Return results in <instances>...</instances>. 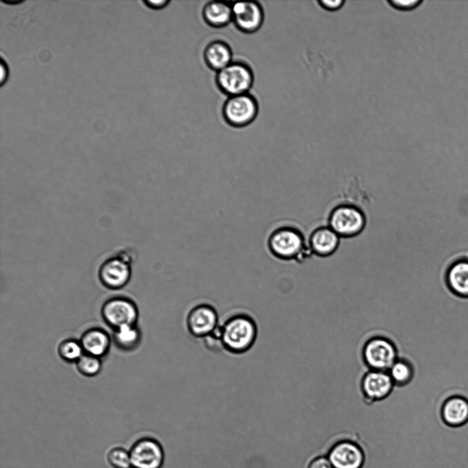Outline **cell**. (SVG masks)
<instances>
[{"mask_svg": "<svg viewBox=\"0 0 468 468\" xmlns=\"http://www.w3.org/2000/svg\"><path fill=\"white\" fill-rule=\"evenodd\" d=\"M393 385L390 375L382 371H370L362 380V392L368 399L372 401L386 397L391 391Z\"/></svg>", "mask_w": 468, "mask_h": 468, "instance_id": "13", "label": "cell"}, {"mask_svg": "<svg viewBox=\"0 0 468 468\" xmlns=\"http://www.w3.org/2000/svg\"><path fill=\"white\" fill-rule=\"evenodd\" d=\"M327 457L333 468H360L364 462V454L356 443L343 440L334 444Z\"/></svg>", "mask_w": 468, "mask_h": 468, "instance_id": "12", "label": "cell"}, {"mask_svg": "<svg viewBox=\"0 0 468 468\" xmlns=\"http://www.w3.org/2000/svg\"><path fill=\"white\" fill-rule=\"evenodd\" d=\"M365 223L363 212L352 205L338 206L330 214L329 227L339 236H356L364 229Z\"/></svg>", "mask_w": 468, "mask_h": 468, "instance_id": "7", "label": "cell"}, {"mask_svg": "<svg viewBox=\"0 0 468 468\" xmlns=\"http://www.w3.org/2000/svg\"><path fill=\"white\" fill-rule=\"evenodd\" d=\"M308 468H333L327 456H321L311 461Z\"/></svg>", "mask_w": 468, "mask_h": 468, "instance_id": "29", "label": "cell"}, {"mask_svg": "<svg viewBox=\"0 0 468 468\" xmlns=\"http://www.w3.org/2000/svg\"><path fill=\"white\" fill-rule=\"evenodd\" d=\"M131 468H162L165 452L160 441L145 436L136 441L130 450Z\"/></svg>", "mask_w": 468, "mask_h": 468, "instance_id": "5", "label": "cell"}, {"mask_svg": "<svg viewBox=\"0 0 468 468\" xmlns=\"http://www.w3.org/2000/svg\"><path fill=\"white\" fill-rule=\"evenodd\" d=\"M108 464L113 468H131L129 451L121 447L110 449L106 455Z\"/></svg>", "mask_w": 468, "mask_h": 468, "instance_id": "24", "label": "cell"}, {"mask_svg": "<svg viewBox=\"0 0 468 468\" xmlns=\"http://www.w3.org/2000/svg\"><path fill=\"white\" fill-rule=\"evenodd\" d=\"M220 327L223 349L230 353H245L256 342L257 325L254 319L247 314H235L227 319Z\"/></svg>", "mask_w": 468, "mask_h": 468, "instance_id": "1", "label": "cell"}, {"mask_svg": "<svg viewBox=\"0 0 468 468\" xmlns=\"http://www.w3.org/2000/svg\"><path fill=\"white\" fill-rule=\"evenodd\" d=\"M232 22L241 32L251 34L258 31L264 21L261 5L254 1L232 2Z\"/></svg>", "mask_w": 468, "mask_h": 468, "instance_id": "11", "label": "cell"}, {"mask_svg": "<svg viewBox=\"0 0 468 468\" xmlns=\"http://www.w3.org/2000/svg\"><path fill=\"white\" fill-rule=\"evenodd\" d=\"M130 258L122 253L104 261L99 270V278L102 284L110 289H119L125 286L131 277Z\"/></svg>", "mask_w": 468, "mask_h": 468, "instance_id": "8", "label": "cell"}, {"mask_svg": "<svg viewBox=\"0 0 468 468\" xmlns=\"http://www.w3.org/2000/svg\"><path fill=\"white\" fill-rule=\"evenodd\" d=\"M112 338L120 349L131 352L136 349L140 345L141 333L136 325H125L114 330Z\"/></svg>", "mask_w": 468, "mask_h": 468, "instance_id": "20", "label": "cell"}, {"mask_svg": "<svg viewBox=\"0 0 468 468\" xmlns=\"http://www.w3.org/2000/svg\"><path fill=\"white\" fill-rule=\"evenodd\" d=\"M79 341L85 354L100 358L108 354L111 343L109 334L98 328L87 330L82 335Z\"/></svg>", "mask_w": 468, "mask_h": 468, "instance_id": "15", "label": "cell"}, {"mask_svg": "<svg viewBox=\"0 0 468 468\" xmlns=\"http://www.w3.org/2000/svg\"><path fill=\"white\" fill-rule=\"evenodd\" d=\"M142 2L150 9L160 10L165 8L170 1L169 0H142Z\"/></svg>", "mask_w": 468, "mask_h": 468, "instance_id": "30", "label": "cell"}, {"mask_svg": "<svg viewBox=\"0 0 468 468\" xmlns=\"http://www.w3.org/2000/svg\"><path fill=\"white\" fill-rule=\"evenodd\" d=\"M76 365L81 374L93 377L100 372L102 363L100 358L84 354L76 362Z\"/></svg>", "mask_w": 468, "mask_h": 468, "instance_id": "22", "label": "cell"}, {"mask_svg": "<svg viewBox=\"0 0 468 468\" xmlns=\"http://www.w3.org/2000/svg\"><path fill=\"white\" fill-rule=\"evenodd\" d=\"M204 58L210 69L218 72L232 62V51L225 41L213 40L206 45Z\"/></svg>", "mask_w": 468, "mask_h": 468, "instance_id": "16", "label": "cell"}, {"mask_svg": "<svg viewBox=\"0 0 468 468\" xmlns=\"http://www.w3.org/2000/svg\"><path fill=\"white\" fill-rule=\"evenodd\" d=\"M101 312L103 321L113 330L125 325H134L138 319V310L135 303L123 297L106 301Z\"/></svg>", "mask_w": 468, "mask_h": 468, "instance_id": "6", "label": "cell"}, {"mask_svg": "<svg viewBox=\"0 0 468 468\" xmlns=\"http://www.w3.org/2000/svg\"><path fill=\"white\" fill-rule=\"evenodd\" d=\"M10 76V69L7 61L1 56L0 57V86L5 85Z\"/></svg>", "mask_w": 468, "mask_h": 468, "instance_id": "28", "label": "cell"}, {"mask_svg": "<svg viewBox=\"0 0 468 468\" xmlns=\"http://www.w3.org/2000/svg\"><path fill=\"white\" fill-rule=\"evenodd\" d=\"M338 244L339 236L330 227H321L315 230L310 238L312 251L320 256L332 254Z\"/></svg>", "mask_w": 468, "mask_h": 468, "instance_id": "18", "label": "cell"}, {"mask_svg": "<svg viewBox=\"0 0 468 468\" xmlns=\"http://www.w3.org/2000/svg\"><path fill=\"white\" fill-rule=\"evenodd\" d=\"M1 2L6 4H19L24 1V0H1Z\"/></svg>", "mask_w": 468, "mask_h": 468, "instance_id": "31", "label": "cell"}, {"mask_svg": "<svg viewBox=\"0 0 468 468\" xmlns=\"http://www.w3.org/2000/svg\"><path fill=\"white\" fill-rule=\"evenodd\" d=\"M58 352L60 357L68 362H77L85 354L79 340L69 338L62 341Z\"/></svg>", "mask_w": 468, "mask_h": 468, "instance_id": "21", "label": "cell"}, {"mask_svg": "<svg viewBox=\"0 0 468 468\" xmlns=\"http://www.w3.org/2000/svg\"><path fill=\"white\" fill-rule=\"evenodd\" d=\"M186 325L193 336L204 338L219 325L217 312L208 304L196 305L188 312Z\"/></svg>", "mask_w": 468, "mask_h": 468, "instance_id": "9", "label": "cell"}, {"mask_svg": "<svg viewBox=\"0 0 468 468\" xmlns=\"http://www.w3.org/2000/svg\"><path fill=\"white\" fill-rule=\"evenodd\" d=\"M440 415L449 426L465 425L468 422V399L460 395L448 397L443 404Z\"/></svg>", "mask_w": 468, "mask_h": 468, "instance_id": "14", "label": "cell"}, {"mask_svg": "<svg viewBox=\"0 0 468 468\" xmlns=\"http://www.w3.org/2000/svg\"><path fill=\"white\" fill-rule=\"evenodd\" d=\"M202 17L212 27H223L232 21V3L227 1H209L202 9Z\"/></svg>", "mask_w": 468, "mask_h": 468, "instance_id": "17", "label": "cell"}, {"mask_svg": "<svg viewBox=\"0 0 468 468\" xmlns=\"http://www.w3.org/2000/svg\"><path fill=\"white\" fill-rule=\"evenodd\" d=\"M203 339L205 346L211 351L219 352L224 349L221 341L220 325L213 332Z\"/></svg>", "mask_w": 468, "mask_h": 468, "instance_id": "25", "label": "cell"}, {"mask_svg": "<svg viewBox=\"0 0 468 468\" xmlns=\"http://www.w3.org/2000/svg\"><path fill=\"white\" fill-rule=\"evenodd\" d=\"M363 358L375 371L390 369L396 362V349L386 338L375 337L369 340L363 348Z\"/></svg>", "mask_w": 468, "mask_h": 468, "instance_id": "10", "label": "cell"}, {"mask_svg": "<svg viewBox=\"0 0 468 468\" xmlns=\"http://www.w3.org/2000/svg\"><path fill=\"white\" fill-rule=\"evenodd\" d=\"M447 282L455 295L468 297V262L460 260L452 264L447 271Z\"/></svg>", "mask_w": 468, "mask_h": 468, "instance_id": "19", "label": "cell"}, {"mask_svg": "<svg viewBox=\"0 0 468 468\" xmlns=\"http://www.w3.org/2000/svg\"><path fill=\"white\" fill-rule=\"evenodd\" d=\"M319 5L323 9L329 11H335L340 9L345 1L343 0H319L317 1Z\"/></svg>", "mask_w": 468, "mask_h": 468, "instance_id": "27", "label": "cell"}, {"mask_svg": "<svg viewBox=\"0 0 468 468\" xmlns=\"http://www.w3.org/2000/svg\"><path fill=\"white\" fill-rule=\"evenodd\" d=\"M216 84L228 97L248 93L253 86L254 75L251 68L242 61H232L217 72Z\"/></svg>", "mask_w": 468, "mask_h": 468, "instance_id": "3", "label": "cell"}, {"mask_svg": "<svg viewBox=\"0 0 468 468\" xmlns=\"http://www.w3.org/2000/svg\"><path fill=\"white\" fill-rule=\"evenodd\" d=\"M258 103L251 94L228 97L222 108L225 122L234 127H243L251 123L258 113Z\"/></svg>", "mask_w": 468, "mask_h": 468, "instance_id": "4", "label": "cell"}, {"mask_svg": "<svg viewBox=\"0 0 468 468\" xmlns=\"http://www.w3.org/2000/svg\"><path fill=\"white\" fill-rule=\"evenodd\" d=\"M392 8L396 10L407 11L418 7L421 0H389L386 1Z\"/></svg>", "mask_w": 468, "mask_h": 468, "instance_id": "26", "label": "cell"}, {"mask_svg": "<svg viewBox=\"0 0 468 468\" xmlns=\"http://www.w3.org/2000/svg\"><path fill=\"white\" fill-rule=\"evenodd\" d=\"M411 365L405 361H396L390 368V376L396 384H406L412 377Z\"/></svg>", "mask_w": 468, "mask_h": 468, "instance_id": "23", "label": "cell"}, {"mask_svg": "<svg viewBox=\"0 0 468 468\" xmlns=\"http://www.w3.org/2000/svg\"><path fill=\"white\" fill-rule=\"evenodd\" d=\"M267 245L273 256L282 260H297L302 257L306 249L301 232L289 225L274 229L267 238Z\"/></svg>", "mask_w": 468, "mask_h": 468, "instance_id": "2", "label": "cell"}]
</instances>
